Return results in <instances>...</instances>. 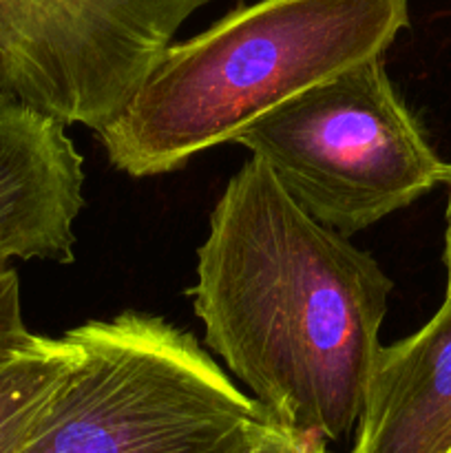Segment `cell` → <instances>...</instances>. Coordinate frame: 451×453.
Masks as SVG:
<instances>
[{
	"label": "cell",
	"mask_w": 451,
	"mask_h": 453,
	"mask_svg": "<svg viewBox=\"0 0 451 453\" xmlns=\"http://www.w3.org/2000/svg\"><path fill=\"white\" fill-rule=\"evenodd\" d=\"M392 279L250 157L210 212L193 308L206 345L279 423L354 434Z\"/></svg>",
	"instance_id": "1"
},
{
	"label": "cell",
	"mask_w": 451,
	"mask_h": 453,
	"mask_svg": "<svg viewBox=\"0 0 451 453\" xmlns=\"http://www.w3.org/2000/svg\"><path fill=\"white\" fill-rule=\"evenodd\" d=\"M409 27V0H256L162 53L100 135L128 177L184 168Z\"/></svg>",
	"instance_id": "2"
},
{
	"label": "cell",
	"mask_w": 451,
	"mask_h": 453,
	"mask_svg": "<svg viewBox=\"0 0 451 453\" xmlns=\"http://www.w3.org/2000/svg\"><path fill=\"white\" fill-rule=\"evenodd\" d=\"M65 336L73 363L18 453H246L274 420L166 319L122 312Z\"/></svg>",
	"instance_id": "3"
},
{
	"label": "cell",
	"mask_w": 451,
	"mask_h": 453,
	"mask_svg": "<svg viewBox=\"0 0 451 453\" xmlns=\"http://www.w3.org/2000/svg\"><path fill=\"white\" fill-rule=\"evenodd\" d=\"M234 144L343 237L407 208L449 171L394 88L383 56L296 93L248 124Z\"/></svg>",
	"instance_id": "4"
},
{
	"label": "cell",
	"mask_w": 451,
	"mask_h": 453,
	"mask_svg": "<svg viewBox=\"0 0 451 453\" xmlns=\"http://www.w3.org/2000/svg\"><path fill=\"white\" fill-rule=\"evenodd\" d=\"M210 0H0V100L102 131Z\"/></svg>",
	"instance_id": "5"
},
{
	"label": "cell",
	"mask_w": 451,
	"mask_h": 453,
	"mask_svg": "<svg viewBox=\"0 0 451 453\" xmlns=\"http://www.w3.org/2000/svg\"><path fill=\"white\" fill-rule=\"evenodd\" d=\"M84 162L66 127L0 100V268L13 259L73 261Z\"/></svg>",
	"instance_id": "6"
},
{
	"label": "cell",
	"mask_w": 451,
	"mask_h": 453,
	"mask_svg": "<svg viewBox=\"0 0 451 453\" xmlns=\"http://www.w3.org/2000/svg\"><path fill=\"white\" fill-rule=\"evenodd\" d=\"M349 453H451V295L416 334L380 348Z\"/></svg>",
	"instance_id": "7"
},
{
	"label": "cell",
	"mask_w": 451,
	"mask_h": 453,
	"mask_svg": "<svg viewBox=\"0 0 451 453\" xmlns=\"http://www.w3.org/2000/svg\"><path fill=\"white\" fill-rule=\"evenodd\" d=\"M73 357L66 336H40L27 352L0 361V453H18Z\"/></svg>",
	"instance_id": "8"
},
{
	"label": "cell",
	"mask_w": 451,
	"mask_h": 453,
	"mask_svg": "<svg viewBox=\"0 0 451 453\" xmlns=\"http://www.w3.org/2000/svg\"><path fill=\"white\" fill-rule=\"evenodd\" d=\"M40 341L22 321L20 281L11 265L0 268V361L27 352Z\"/></svg>",
	"instance_id": "9"
},
{
	"label": "cell",
	"mask_w": 451,
	"mask_h": 453,
	"mask_svg": "<svg viewBox=\"0 0 451 453\" xmlns=\"http://www.w3.org/2000/svg\"><path fill=\"white\" fill-rule=\"evenodd\" d=\"M246 453H332L327 441L314 432H299L287 425L270 420Z\"/></svg>",
	"instance_id": "10"
},
{
	"label": "cell",
	"mask_w": 451,
	"mask_h": 453,
	"mask_svg": "<svg viewBox=\"0 0 451 453\" xmlns=\"http://www.w3.org/2000/svg\"><path fill=\"white\" fill-rule=\"evenodd\" d=\"M445 184L449 186V197H447V228H445V268H447V295H451V164L447 171Z\"/></svg>",
	"instance_id": "11"
}]
</instances>
